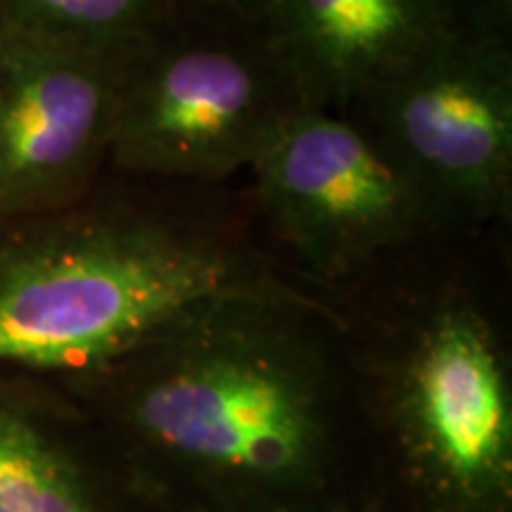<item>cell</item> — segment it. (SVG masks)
I'll return each mask as SVG.
<instances>
[{"label":"cell","mask_w":512,"mask_h":512,"mask_svg":"<svg viewBox=\"0 0 512 512\" xmlns=\"http://www.w3.org/2000/svg\"><path fill=\"white\" fill-rule=\"evenodd\" d=\"M174 17L169 0H0L8 27L107 57H128Z\"/></svg>","instance_id":"10"},{"label":"cell","mask_w":512,"mask_h":512,"mask_svg":"<svg viewBox=\"0 0 512 512\" xmlns=\"http://www.w3.org/2000/svg\"><path fill=\"white\" fill-rule=\"evenodd\" d=\"M304 107L264 24L176 15L124 62L107 166L164 183L249 171Z\"/></svg>","instance_id":"4"},{"label":"cell","mask_w":512,"mask_h":512,"mask_svg":"<svg viewBox=\"0 0 512 512\" xmlns=\"http://www.w3.org/2000/svg\"><path fill=\"white\" fill-rule=\"evenodd\" d=\"M458 34L512 41V0H444Z\"/></svg>","instance_id":"11"},{"label":"cell","mask_w":512,"mask_h":512,"mask_svg":"<svg viewBox=\"0 0 512 512\" xmlns=\"http://www.w3.org/2000/svg\"><path fill=\"white\" fill-rule=\"evenodd\" d=\"M176 15L211 22L264 24L273 0H169Z\"/></svg>","instance_id":"12"},{"label":"cell","mask_w":512,"mask_h":512,"mask_svg":"<svg viewBox=\"0 0 512 512\" xmlns=\"http://www.w3.org/2000/svg\"><path fill=\"white\" fill-rule=\"evenodd\" d=\"M0 512H140L60 387L0 375Z\"/></svg>","instance_id":"9"},{"label":"cell","mask_w":512,"mask_h":512,"mask_svg":"<svg viewBox=\"0 0 512 512\" xmlns=\"http://www.w3.org/2000/svg\"><path fill=\"white\" fill-rule=\"evenodd\" d=\"M361 375L368 512H512V373L501 323L453 280L384 273L330 304Z\"/></svg>","instance_id":"3"},{"label":"cell","mask_w":512,"mask_h":512,"mask_svg":"<svg viewBox=\"0 0 512 512\" xmlns=\"http://www.w3.org/2000/svg\"><path fill=\"white\" fill-rule=\"evenodd\" d=\"M283 275L238 228L162 204L93 200L0 219V375L72 384L192 306Z\"/></svg>","instance_id":"2"},{"label":"cell","mask_w":512,"mask_h":512,"mask_svg":"<svg viewBox=\"0 0 512 512\" xmlns=\"http://www.w3.org/2000/svg\"><path fill=\"white\" fill-rule=\"evenodd\" d=\"M264 29L304 107L347 114L453 22L444 0H273Z\"/></svg>","instance_id":"8"},{"label":"cell","mask_w":512,"mask_h":512,"mask_svg":"<svg viewBox=\"0 0 512 512\" xmlns=\"http://www.w3.org/2000/svg\"><path fill=\"white\" fill-rule=\"evenodd\" d=\"M60 389L140 512H368L354 344L330 302L287 275L192 306Z\"/></svg>","instance_id":"1"},{"label":"cell","mask_w":512,"mask_h":512,"mask_svg":"<svg viewBox=\"0 0 512 512\" xmlns=\"http://www.w3.org/2000/svg\"><path fill=\"white\" fill-rule=\"evenodd\" d=\"M126 57L0 27V219L74 207L110 159Z\"/></svg>","instance_id":"7"},{"label":"cell","mask_w":512,"mask_h":512,"mask_svg":"<svg viewBox=\"0 0 512 512\" xmlns=\"http://www.w3.org/2000/svg\"><path fill=\"white\" fill-rule=\"evenodd\" d=\"M0 27H3V19H0Z\"/></svg>","instance_id":"13"},{"label":"cell","mask_w":512,"mask_h":512,"mask_svg":"<svg viewBox=\"0 0 512 512\" xmlns=\"http://www.w3.org/2000/svg\"><path fill=\"white\" fill-rule=\"evenodd\" d=\"M354 121L446 233L501 219L512 195V41L441 36L366 95Z\"/></svg>","instance_id":"5"},{"label":"cell","mask_w":512,"mask_h":512,"mask_svg":"<svg viewBox=\"0 0 512 512\" xmlns=\"http://www.w3.org/2000/svg\"><path fill=\"white\" fill-rule=\"evenodd\" d=\"M249 171L299 285L325 302L387 273L380 261L441 235L420 192L342 114L302 107Z\"/></svg>","instance_id":"6"}]
</instances>
